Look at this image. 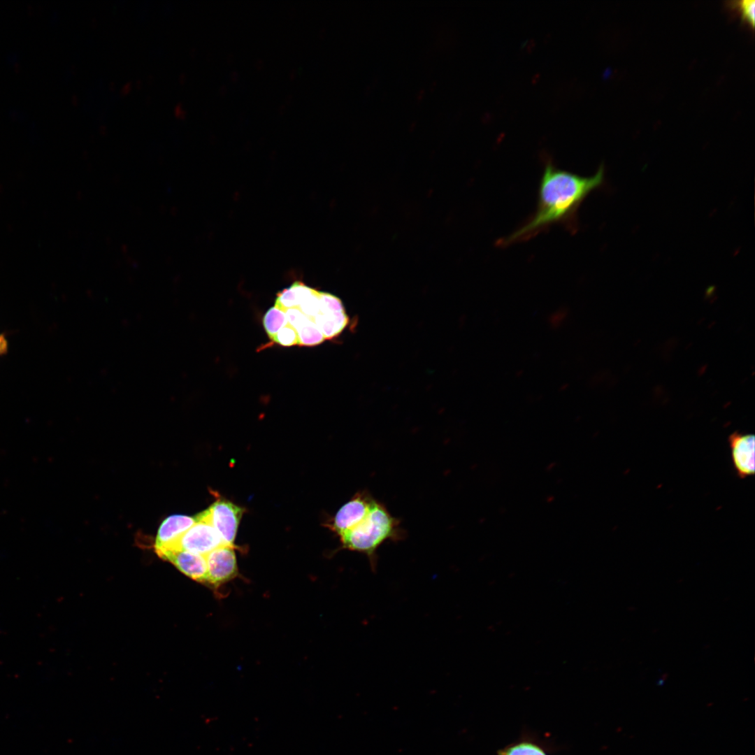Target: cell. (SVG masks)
I'll use <instances>...</instances> for the list:
<instances>
[{
  "instance_id": "cell-1",
  "label": "cell",
  "mask_w": 755,
  "mask_h": 755,
  "mask_svg": "<svg viewBox=\"0 0 755 755\" xmlns=\"http://www.w3.org/2000/svg\"><path fill=\"white\" fill-rule=\"evenodd\" d=\"M604 180L603 165L594 175L582 176L558 168L547 157L535 210L514 232L498 240V245L505 247L528 240L554 225H561L570 233H576L580 207L589 194L603 185Z\"/></svg>"
},
{
  "instance_id": "cell-2",
  "label": "cell",
  "mask_w": 755,
  "mask_h": 755,
  "mask_svg": "<svg viewBox=\"0 0 755 755\" xmlns=\"http://www.w3.org/2000/svg\"><path fill=\"white\" fill-rule=\"evenodd\" d=\"M405 534L401 520L394 517L384 504L375 499L366 517L339 538L342 548L366 555L372 570H375L378 548L388 541L402 540Z\"/></svg>"
},
{
  "instance_id": "cell-3",
  "label": "cell",
  "mask_w": 755,
  "mask_h": 755,
  "mask_svg": "<svg viewBox=\"0 0 755 755\" xmlns=\"http://www.w3.org/2000/svg\"><path fill=\"white\" fill-rule=\"evenodd\" d=\"M194 518V524L170 547L165 549H180L206 556L211 551L223 545L215 528L210 522L207 510Z\"/></svg>"
},
{
  "instance_id": "cell-4",
  "label": "cell",
  "mask_w": 755,
  "mask_h": 755,
  "mask_svg": "<svg viewBox=\"0 0 755 755\" xmlns=\"http://www.w3.org/2000/svg\"><path fill=\"white\" fill-rule=\"evenodd\" d=\"M375 498L368 491H359L345 503L328 524L338 536L360 523L368 515Z\"/></svg>"
},
{
  "instance_id": "cell-5",
  "label": "cell",
  "mask_w": 755,
  "mask_h": 755,
  "mask_svg": "<svg viewBox=\"0 0 755 755\" xmlns=\"http://www.w3.org/2000/svg\"><path fill=\"white\" fill-rule=\"evenodd\" d=\"M207 511L222 544L235 547L234 540L244 510L229 501L219 499Z\"/></svg>"
},
{
  "instance_id": "cell-6",
  "label": "cell",
  "mask_w": 755,
  "mask_h": 755,
  "mask_svg": "<svg viewBox=\"0 0 755 755\" xmlns=\"http://www.w3.org/2000/svg\"><path fill=\"white\" fill-rule=\"evenodd\" d=\"M234 548L222 545L206 556L207 584L218 588L237 576L238 570Z\"/></svg>"
},
{
  "instance_id": "cell-7",
  "label": "cell",
  "mask_w": 755,
  "mask_h": 755,
  "mask_svg": "<svg viewBox=\"0 0 755 755\" xmlns=\"http://www.w3.org/2000/svg\"><path fill=\"white\" fill-rule=\"evenodd\" d=\"M731 457L737 475L745 479L755 473V436L752 433H732L728 438Z\"/></svg>"
},
{
  "instance_id": "cell-8",
  "label": "cell",
  "mask_w": 755,
  "mask_h": 755,
  "mask_svg": "<svg viewBox=\"0 0 755 755\" xmlns=\"http://www.w3.org/2000/svg\"><path fill=\"white\" fill-rule=\"evenodd\" d=\"M156 553L161 559L172 563L180 571L192 580L206 583V556L180 549H164Z\"/></svg>"
},
{
  "instance_id": "cell-9",
  "label": "cell",
  "mask_w": 755,
  "mask_h": 755,
  "mask_svg": "<svg viewBox=\"0 0 755 755\" xmlns=\"http://www.w3.org/2000/svg\"><path fill=\"white\" fill-rule=\"evenodd\" d=\"M194 522V517L187 515H175L166 518L158 529L155 552L170 547Z\"/></svg>"
},
{
  "instance_id": "cell-10",
  "label": "cell",
  "mask_w": 755,
  "mask_h": 755,
  "mask_svg": "<svg viewBox=\"0 0 755 755\" xmlns=\"http://www.w3.org/2000/svg\"><path fill=\"white\" fill-rule=\"evenodd\" d=\"M498 755H547L538 746L528 742H522L501 751Z\"/></svg>"
},
{
  "instance_id": "cell-11",
  "label": "cell",
  "mask_w": 755,
  "mask_h": 755,
  "mask_svg": "<svg viewBox=\"0 0 755 755\" xmlns=\"http://www.w3.org/2000/svg\"><path fill=\"white\" fill-rule=\"evenodd\" d=\"M740 7L742 18L754 25L755 20V1L754 0L742 1L740 2Z\"/></svg>"
},
{
  "instance_id": "cell-12",
  "label": "cell",
  "mask_w": 755,
  "mask_h": 755,
  "mask_svg": "<svg viewBox=\"0 0 755 755\" xmlns=\"http://www.w3.org/2000/svg\"><path fill=\"white\" fill-rule=\"evenodd\" d=\"M568 315V311L566 308H559L550 315L549 324L553 328H559L566 322Z\"/></svg>"
},
{
  "instance_id": "cell-13",
  "label": "cell",
  "mask_w": 755,
  "mask_h": 755,
  "mask_svg": "<svg viewBox=\"0 0 755 755\" xmlns=\"http://www.w3.org/2000/svg\"><path fill=\"white\" fill-rule=\"evenodd\" d=\"M6 343L3 336L0 335V354L5 351Z\"/></svg>"
}]
</instances>
